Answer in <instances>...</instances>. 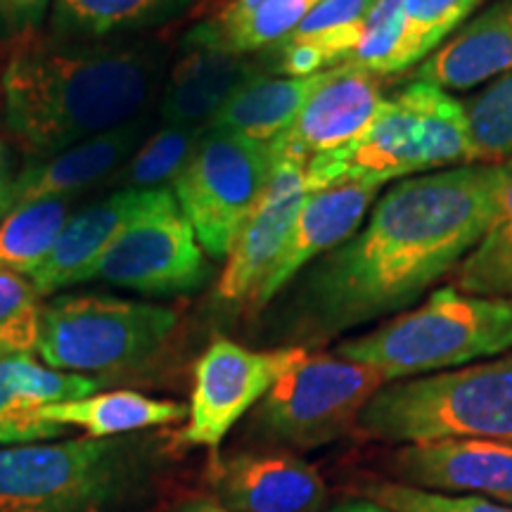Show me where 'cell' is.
Segmentation results:
<instances>
[{
  "label": "cell",
  "mask_w": 512,
  "mask_h": 512,
  "mask_svg": "<svg viewBox=\"0 0 512 512\" xmlns=\"http://www.w3.org/2000/svg\"><path fill=\"white\" fill-rule=\"evenodd\" d=\"M501 164L477 162L403 178L377 197L342 245L285 287L278 339L313 349L413 309L477 247L498 207Z\"/></svg>",
  "instance_id": "cell-1"
},
{
  "label": "cell",
  "mask_w": 512,
  "mask_h": 512,
  "mask_svg": "<svg viewBox=\"0 0 512 512\" xmlns=\"http://www.w3.org/2000/svg\"><path fill=\"white\" fill-rule=\"evenodd\" d=\"M162 67L152 41L19 36L3 69L5 124L34 159L57 155L138 119Z\"/></svg>",
  "instance_id": "cell-2"
},
{
  "label": "cell",
  "mask_w": 512,
  "mask_h": 512,
  "mask_svg": "<svg viewBox=\"0 0 512 512\" xmlns=\"http://www.w3.org/2000/svg\"><path fill=\"white\" fill-rule=\"evenodd\" d=\"M465 102L427 81L403 83L354 143L306 164V190L344 183L382 185L477 164Z\"/></svg>",
  "instance_id": "cell-3"
},
{
  "label": "cell",
  "mask_w": 512,
  "mask_h": 512,
  "mask_svg": "<svg viewBox=\"0 0 512 512\" xmlns=\"http://www.w3.org/2000/svg\"><path fill=\"white\" fill-rule=\"evenodd\" d=\"M147 441L69 439L0 448V512H128L152 484Z\"/></svg>",
  "instance_id": "cell-4"
},
{
  "label": "cell",
  "mask_w": 512,
  "mask_h": 512,
  "mask_svg": "<svg viewBox=\"0 0 512 512\" xmlns=\"http://www.w3.org/2000/svg\"><path fill=\"white\" fill-rule=\"evenodd\" d=\"M512 351V299L439 287L422 304L366 335L342 339L335 354L399 382L456 370Z\"/></svg>",
  "instance_id": "cell-5"
},
{
  "label": "cell",
  "mask_w": 512,
  "mask_h": 512,
  "mask_svg": "<svg viewBox=\"0 0 512 512\" xmlns=\"http://www.w3.org/2000/svg\"><path fill=\"white\" fill-rule=\"evenodd\" d=\"M356 430L401 446L439 439L512 444V351L494 361L384 384L363 408Z\"/></svg>",
  "instance_id": "cell-6"
},
{
  "label": "cell",
  "mask_w": 512,
  "mask_h": 512,
  "mask_svg": "<svg viewBox=\"0 0 512 512\" xmlns=\"http://www.w3.org/2000/svg\"><path fill=\"white\" fill-rule=\"evenodd\" d=\"M178 323L174 309L107 294H62L41 309L36 354L74 375H117L150 361Z\"/></svg>",
  "instance_id": "cell-7"
},
{
  "label": "cell",
  "mask_w": 512,
  "mask_h": 512,
  "mask_svg": "<svg viewBox=\"0 0 512 512\" xmlns=\"http://www.w3.org/2000/svg\"><path fill=\"white\" fill-rule=\"evenodd\" d=\"M387 380L332 354H311L256 406L252 430L271 444L309 451L347 437Z\"/></svg>",
  "instance_id": "cell-8"
},
{
  "label": "cell",
  "mask_w": 512,
  "mask_h": 512,
  "mask_svg": "<svg viewBox=\"0 0 512 512\" xmlns=\"http://www.w3.org/2000/svg\"><path fill=\"white\" fill-rule=\"evenodd\" d=\"M271 176V147L209 128L171 183L178 209L209 259L230 254L242 226L259 207Z\"/></svg>",
  "instance_id": "cell-9"
},
{
  "label": "cell",
  "mask_w": 512,
  "mask_h": 512,
  "mask_svg": "<svg viewBox=\"0 0 512 512\" xmlns=\"http://www.w3.org/2000/svg\"><path fill=\"white\" fill-rule=\"evenodd\" d=\"M306 356L309 349L302 347L254 351L233 339H214L195 366L183 444L216 451L230 430Z\"/></svg>",
  "instance_id": "cell-10"
},
{
  "label": "cell",
  "mask_w": 512,
  "mask_h": 512,
  "mask_svg": "<svg viewBox=\"0 0 512 512\" xmlns=\"http://www.w3.org/2000/svg\"><path fill=\"white\" fill-rule=\"evenodd\" d=\"M209 256L181 209H166L128 226L81 283H110L155 297L200 290L211 275Z\"/></svg>",
  "instance_id": "cell-11"
},
{
  "label": "cell",
  "mask_w": 512,
  "mask_h": 512,
  "mask_svg": "<svg viewBox=\"0 0 512 512\" xmlns=\"http://www.w3.org/2000/svg\"><path fill=\"white\" fill-rule=\"evenodd\" d=\"M384 95L380 76L342 62L337 74L306 100L297 119L271 140V157L306 164L354 143L375 119Z\"/></svg>",
  "instance_id": "cell-12"
},
{
  "label": "cell",
  "mask_w": 512,
  "mask_h": 512,
  "mask_svg": "<svg viewBox=\"0 0 512 512\" xmlns=\"http://www.w3.org/2000/svg\"><path fill=\"white\" fill-rule=\"evenodd\" d=\"M401 484L453 496H482L512 505V444L439 439L403 444L392 458Z\"/></svg>",
  "instance_id": "cell-13"
},
{
  "label": "cell",
  "mask_w": 512,
  "mask_h": 512,
  "mask_svg": "<svg viewBox=\"0 0 512 512\" xmlns=\"http://www.w3.org/2000/svg\"><path fill=\"white\" fill-rule=\"evenodd\" d=\"M174 207H178V202L169 188L112 192L102 202L69 216L46 264L31 273L29 280L41 297L64 290V287L81 285L83 273L128 226L145 216Z\"/></svg>",
  "instance_id": "cell-14"
},
{
  "label": "cell",
  "mask_w": 512,
  "mask_h": 512,
  "mask_svg": "<svg viewBox=\"0 0 512 512\" xmlns=\"http://www.w3.org/2000/svg\"><path fill=\"white\" fill-rule=\"evenodd\" d=\"M377 195H380V185L366 183H344L309 192L283 252L256 287L254 297L249 299L254 309H264L271 304L311 261L351 238L366 221Z\"/></svg>",
  "instance_id": "cell-15"
},
{
  "label": "cell",
  "mask_w": 512,
  "mask_h": 512,
  "mask_svg": "<svg viewBox=\"0 0 512 512\" xmlns=\"http://www.w3.org/2000/svg\"><path fill=\"white\" fill-rule=\"evenodd\" d=\"M216 496L233 512H318L325 484L316 467L299 456L254 451L223 460Z\"/></svg>",
  "instance_id": "cell-16"
},
{
  "label": "cell",
  "mask_w": 512,
  "mask_h": 512,
  "mask_svg": "<svg viewBox=\"0 0 512 512\" xmlns=\"http://www.w3.org/2000/svg\"><path fill=\"white\" fill-rule=\"evenodd\" d=\"M100 382L60 373L31 354H0V446H27L62 437L67 427L43 418L50 403L86 399Z\"/></svg>",
  "instance_id": "cell-17"
},
{
  "label": "cell",
  "mask_w": 512,
  "mask_h": 512,
  "mask_svg": "<svg viewBox=\"0 0 512 512\" xmlns=\"http://www.w3.org/2000/svg\"><path fill=\"white\" fill-rule=\"evenodd\" d=\"M512 72V0H494L411 72L448 93L472 91Z\"/></svg>",
  "instance_id": "cell-18"
},
{
  "label": "cell",
  "mask_w": 512,
  "mask_h": 512,
  "mask_svg": "<svg viewBox=\"0 0 512 512\" xmlns=\"http://www.w3.org/2000/svg\"><path fill=\"white\" fill-rule=\"evenodd\" d=\"M264 74L247 55L207 46H185L171 69L162 98L166 126H207L245 83Z\"/></svg>",
  "instance_id": "cell-19"
},
{
  "label": "cell",
  "mask_w": 512,
  "mask_h": 512,
  "mask_svg": "<svg viewBox=\"0 0 512 512\" xmlns=\"http://www.w3.org/2000/svg\"><path fill=\"white\" fill-rule=\"evenodd\" d=\"M145 136V119L81 140L57 155L31 159L17 174L15 204L53 195H72L107 174H112L126 157H133Z\"/></svg>",
  "instance_id": "cell-20"
},
{
  "label": "cell",
  "mask_w": 512,
  "mask_h": 512,
  "mask_svg": "<svg viewBox=\"0 0 512 512\" xmlns=\"http://www.w3.org/2000/svg\"><path fill=\"white\" fill-rule=\"evenodd\" d=\"M337 69L339 64L313 76H256L216 112L207 126L271 143L297 119L306 100L325 86Z\"/></svg>",
  "instance_id": "cell-21"
},
{
  "label": "cell",
  "mask_w": 512,
  "mask_h": 512,
  "mask_svg": "<svg viewBox=\"0 0 512 512\" xmlns=\"http://www.w3.org/2000/svg\"><path fill=\"white\" fill-rule=\"evenodd\" d=\"M320 0H230L228 5L195 24L185 46H207L235 55L273 48L297 29Z\"/></svg>",
  "instance_id": "cell-22"
},
{
  "label": "cell",
  "mask_w": 512,
  "mask_h": 512,
  "mask_svg": "<svg viewBox=\"0 0 512 512\" xmlns=\"http://www.w3.org/2000/svg\"><path fill=\"white\" fill-rule=\"evenodd\" d=\"M304 200L306 195L259 202L226 256V271L216 285V297L221 302L240 304L254 297L256 287L283 252Z\"/></svg>",
  "instance_id": "cell-23"
},
{
  "label": "cell",
  "mask_w": 512,
  "mask_h": 512,
  "mask_svg": "<svg viewBox=\"0 0 512 512\" xmlns=\"http://www.w3.org/2000/svg\"><path fill=\"white\" fill-rule=\"evenodd\" d=\"M195 0H55L50 36L62 41H117L183 17Z\"/></svg>",
  "instance_id": "cell-24"
},
{
  "label": "cell",
  "mask_w": 512,
  "mask_h": 512,
  "mask_svg": "<svg viewBox=\"0 0 512 512\" xmlns=\"http://www.w3.org/2000/svg\"><path fill=\"white\" fill-rule=\"evenodd\" d=\"M188 415V408L178 401L152 399L140 392H105L86 399L50 403L43 408V418L62 427H79L93 439H114L124 434L145 432L150 427L174 425Z\"/></svg>",
  "instance_id": "cell-25"
},
{
  "label": "cell",
  "mask_w": 512,
  "mask_h": 512,
  "mask_svg": "<svg viewBox=\"0 0 512 512\" xmlns=\"http://www.w3.org/2000/svg\"><path fill=\"white\" fill-rule=\"evenodd\" d=\"M498 207L477 247L456 271V287L465 294L512 299V155L501 159Z\"/></svg>",
  "instance_id": "cell-26"
},
{
  "label": "cell",
  "mask_w": 512,
  "mask_h": 512,
  "mask_svg": "<svg viewBox=\"0 0 512 512\" xmlns=\"http://www.w3.org/2000/svg\"><path fill=\"white\" fill-rule=\"evenodd\" d=\"M72 195H53L15 204L0 221V266L22 275L46 264L69 221Z\"/></svg>",
  "instance_id": "cell-27"
},
{
  "label": "cell",
  "mask_w": 512,
  "mask_h": 512,
  "mask_svg": "<svg viewBox=\"0 0 512 512\" xmlns=\"http://www.w3.org/2000/svg\"><path fill=\"white\" fill-rule=\"evenodd\" d=\"M207 126H162L133 152L128 164L112 178L119 190H155L174 183L188 164Z\"/></svg>",
  "instance_id": "cell-28"
},
{
  "label": "cell",
  "mask_w": 512,
  "mask_h": 512,
  "mask_svg": "<svg viewBox=\"0 0 512 512\" xmlns=\"http://www.w3.org/2000/svg\"><path fill=\"white\" fill-rule=\"evenodd\" d=\"M375 0H320L283 41L304 43L325 57L328 67L347 62L361 41Z\"/></svg>",
  "instance_id": "cell-29"
},
{
  "label": "cell",
  "mask_w": 512,
  "mask_h": 512,
  "mask_svg": "<svg viewBox=\"0 0 512 512\" xmlns=\"http://www.w3.org/2000/svg\"><path fill=\"white\" fill-rule=\"evenodd\" d=\"M482 3L484 0H406L399 60L401 74L413 72V67H418L465 22H470Z\"/></svg>",
  "instance_id": "cell-30"
},
{
  "label": "cell",
  "mask_w": 512,
  "mask_h": 512,
  "mask_svg": "<svg viewBox=\"0 0 512 512\" xmlns=\"http://www.w3.org/2000/svg\"><path fill=\"white\" fill-rule=\"evenodd\" d=\"M479 162L512 155V72L489 81L465 102Z\"/></svg>",
  "instance_id": "cell-31"
},
{
  "label": "cell",
  "mask_w": 512,
  "mask_h": 512,
  "mask_svg": "<svg viewBox=\"0 0 512 512\" xmlns=\"http://www.w3.org/2000/svg\"><path fill=\"white\" fill-rule=\"evenodd\" d=\"M41 294L27 275L0 266V354H34Z\"/></svg>",
  "instance_id": "cell-32"
},
{
  "label": "cell",
  "mask_w": 512,
  "mask_h": 512,
  "mask_svg": "<svg viewBox=\"0 0 512 512\" xmlns=\"http://www.w3.org/2000/svg\"><path fill=\"white\" fill-rule=\"evenodd\" d=\"M403 5L406 0H375L361 41L349 57V64L375 76L401 74V41H403Z\"/></svg>",
  "instance_id": "cell-33"
},
{
  "label": "cell",
  "mask_w": 512,
  "mask_h": 512,
  "mask_svg": "<svg viewBox=\"0 0 512 512\" xmlns=\"http://www.w3.org/2000/svg\"><path fill=\"white\" fill-rule=\"evenodd\" d=\"M366 494L375 505L392 512H512V505H501L482 496L437 494L401 482L373 484Z\"/></svg>",
  "instance_id": "cell-34"
},
{
  "label": "cell",
  "mask_w": 512,
  "mask_h": 512,
  "mask_svg": "<svg viewBox=\"0 0 512 512\" xmlns=\"http://www.w3.org/2000/svg\"><path fill=\"white\" fill-rule=\"evenodd\" d=\"M53 0H0V34L19 38L38 31Z\"/></svg>",
  "instance_id": "cell-35"
},
{
  "label": "cell",
  "mask_w": 512,
  "mask_h": 512,
  "mask_svg": "<svg viewBox=\"0 0 512 512\" xmlns=\"http://www.w3.org/2000/svg\"><path fill=\"white\" fill-rule=\"evenodd\" d=\"M15 185H17V169L12 150L0 140V221L10 214L15 207Z\"/></svg>",
  "instance_id": "cell-36"
},
{
  "label": "cell",
  "mask_w": 512,
  "mask_h": 512,
  "mask_svg": "<svg viewBox=\"0 0 512 512\" xmlns=\"http://www.w3.org/2000/svg\"><path fill=\"white\" fill-rule=\"evenodd\" d=\"M171 512H233V510L223 508L219 501H211V498H192V501L181 503Z\"/></svg>",
  "instance_id": "cell-37"
},
{
  "label": "cell",
  "mask_w": 512,
  "mask_h": 512,
  "mask_svg": "<svg viewBox=\"0 0 512 512\" xmlns=\"http://www.w3.org/2000/svg\"><path fill=\"white\" fill-rule=\"evenodd\" d=\"M339 512H392V510L382 508V505H375V503H356V505H347V508H342Z\"/></svg>",
  "instance_id": "cell-38"
},
{
  "label": "cell",
  "mask_w": 512,
  "mask_h": 512,
  "mask_svg": "<svg viewBox=\"0 0 512 512\" xmlns=\"http://www.w3.org/2000/svg\"><path fill=\"white\" fill-rule=\"evenodd\" d=\"M230 3V0H223V5H228Z\"/></svg>",
  "instance_id": "cell-39"
}]
</instances>
